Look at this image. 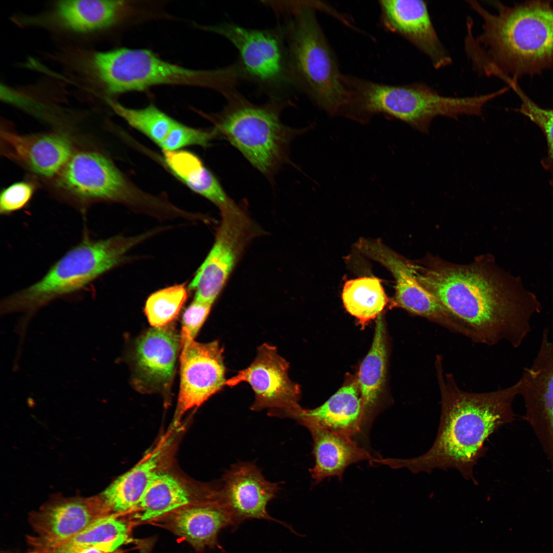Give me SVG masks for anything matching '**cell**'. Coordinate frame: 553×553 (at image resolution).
<instances>
[{
  "instance_id": "cell-3",
  "label": "cell",
  "mask_w": 553,
  "mask_h": 553,
  "mask_svg": "<svg viewBox=\"0 0 553 553\" xmlns=\"http://www.w3.org/2000/svg\"><path fill=\"white\" fill-rule=\"evenodd\" d=\"M482 20L476 37L467 24L466 52L474 69L485 75L518 80L553 67L551 2H526L510 6L493 2L492 13L475 1L467 2Z\"/></svg>"
},
{
  "instance_id": "cell-4",
  "label": "cell",
  "mask_w": 553,
  "mask_h": 553,
  "mask_svg": "<svg viewBox=\"0 0 553 553\" xmlns=\"http://www.w3.org/2000/svg\"><path fill=\"white\" fill-rule=\"evenodd\" d=\"M276 14L284 18L281 24L295 90L328 113L344 115L350 99L346 78L341 73L313 5L281 1Z\"/></svg>"
},
{
  "instance_id": "cell-12",
  "label": "cell",
  "mask_w": 553,
  "mask_h": 553,
  "mask_svg": "<svg viewBox=\"0 0 553 553\" xmlns=\"http://www.w3.org/2000/svg\"><path fill=\"white\" fill-rule=\"evenodd\" d=\"M289 365L275 347L263 344L258 348L252 363L227 379L225 386L248 383L254 393L251 410L267 409L271 416L286 418L301 407L299 403L300 388L288 376Z\"/></svg>"
},
{
  "instance_id": "cell-29",
  "label": "cell",
  "mask_w": 553,
  "mask_h": 553,
  "mask_svg": "<svg viewBox=\"0 0 553 553\" xmlns=\"http://www.w3.org/2000/svg\"><path fill=\"white\" fill-rule=\"evenodd\" d=\"M342 300L347 311L364 326L380 314L388 300L380 280L365 276L345 283Z\"/></svg>"
},
{
  "instance_id": "cell-7",
  "label": "cell",
  "mask_w": 553,
  "mask_h": 553,
  "mask_svg": "<svg viewBox=\"0 0 553 553\" xmlns=\"http://www.w3.org/2000/svg\"><path fill=\"white\" fill-rule=\"evenodd\" d=\"M349 87L352 119L365 122L374 115L384 114L425 133L437 117L480 116L487 103L484 95L446 96L423 83L391 86L350 78Z\"/></svg>"
},
{
  "instance_id": "cell-8",
  "label": "cell",
  "mask_w": 553,
  "mask_h": 553,
  "mask_svg": "<svg viewBox=\"0 0 553 553\" xmlns=\"http://www.w3.org/2000/svg\"><path fill=\"white\" fill-rule=\"evenodd\" d=\"M217 117L216 130L264 174L270 176L286 159L296 131L285 126L280 113L288 100L256 104L237 91Z\"/></svg>"
},
{
  "instance_id": "cell-2",
  "label": "cell",
  "mask_w": 553,
  "mask_h": 553,
  "mask_svg": "<svg viewBox=\"0 0 553 553\" xmlns=\"http://www.w3.org/2000/svg\"><path fill=\"white\" fill-rule=\"evenodd\" d=\"M434 365L441 416L433 444L418 457L390 459L389 464L407 468L414 473L455 469L465 479L476 483L473 469L486 452L485 441L499 427L514 419L513 404L519 395V382L490 392H469L458 386L452 373L445 372L441 355L436 356Z\"/></svg>"
},
{
  "instance_id": "cell-21",
  "label": "cell",
  "mask_w": 553,
  "mask_h": 553,
  "mask_svg": "<svg viewBox=\"0 0 553 553\" xmlns=\"http://www.w3.org/2000/svg\"><path fill=\"white\" fill-rule=\"evenodd\" d=\"M366 413L356 386L350 384L341 388L320 407L313 409L300 407L287 418L306 428L319 427L352 438L360 431Z\"/></svg>"
},
{
  "instance_id": "cell-38",
  "label": "cell",
  "mask_w": 553,
  "mask_h": 553,
  "mask_svg": "<svg viewBox=\"0 0 553 553\" xmlns=\"http://www.w3.org/2000/svg\"><path fill=\"white\" fill-rule=\"evenodd\" d=\"M1 553H51L49 551L44 549H33L26 552H15L9 551H4Z\"/></svg>"
},
{
  "instance_id": "cell-17",
  "label": "cell",
  "mask_w": 553,
  "mask_h": 553,
  "mask_svg": "<svg viewBox=\"0 0 553 553\" xmlns=\"http://www.w3.org/2000/svg\"><path fill=\"white\" fill-rule=\"evenodd\" d=\"M279 490L278 483L267 480L254 463L239 462L225 472L218 494L230 516L233 529L245 520L260 519L276 522L294 532L288 525L271 517L267 511L268 503Z\"/></svg>"
},
{
  "instance_id": "cell-10",
  "label": "cell",
  "mask_w": 553,
  "mask_h": 553,
  "mask_svg": "<svg viewBox=\"0 0 553 553\" xmlns=\"http://www.w3.org/2000/svg\"><path fill=\"white\" fill-rule=\"evenodd\" d=\"M220 213L221 222L214 245L188 286L196 291L195 300L211 305L254 235L250 218L236 203Z\"/></svg>"
},
{
  "instance_id": "cell-35",
  "label": "cell",
  "mask_w": 553,
  "mask_h": 553,
  "mask_svg": "<svg viewBox=\"0 0 553 553\" xmlns=\"http://www.w3.org/2000/svg\"><path fill=\"white\" fill-rule=\"evenodd\" d=\"M212 305L196 300L189 305L182 317L180 347L184 349L193 341L206 320Z\"/></svg>"
},
{
  "instance_id": "cell-6",
  "label": "cell",
  "mask_w": 553,
  "mask_h": 553,
  "mask_svg": "<svg viewBox=\"0 0 553 553\" xmlns=\"http://www.w3.org/2000/svg\"><path fill=\"white\" fill-rule=\"evenodd\" d=\"M141 238L94 240L85 233L37 282L2 300L4 314H33L52 301L77 292L122 262Z\"/></svg>"
},
{
  "instance_id": "cell-1",
  "label": "cell",
  "mask_w": 553,
  "mask_h": 553,
  "mask_svg": "<svg viewBox=\"0 0 553 553\" xmlns=\"http://www.w3.org/2000/svg\"><path fill=\"white\" fill-rule=\"evenodd\" d=\"M413 264L418 283L463 324L474 342L505 341L518 348L531 331L533 316L541 312L536 295L492 255L461 265L427 254Z\"/></svg>"
},
{
  "instance_id": "cell-22",
  "label": "cell",
  "mask_w": 553,
  "mask_h": 553,
  "mask_svg": "<svg viewBox=\"0 0 553 553\" xmlns=\"http://www.w3.org/2000/svg\"><path fill=\"white\" fill-rule=\"evenodd\" d=\"M180 338L172 326L154 327L141 336L136 348V363L140 380L159 387L172 378Z\"/></svg>"
},
{
  "instance_id": "cell-23",
  "label": "cell",
  "mask_w": 553,
  "mask_h": 553,
  "mask_svg": "<svg viewBox=\"0 0 553 553\" xmlns=\"http://www.w3.org/2000/svg\"><path fill=\"white\" fill-rule=\"evenodd\" d=\"M172 525L177 535L202 551L207 547L221 548L218 535L222 529L232 526V521L217 491L198 505L178 509Z\"/></svg>"
},
{
  "instance_id": "cell-33",
  "label": "cell",
  "mask_w": 553,
  "mask_h": 553,
  "mask_svg": "<svg viewBox=\"0 0 553 553\" xmlns=\"http://www.w3.org/2000/svg\"><path fill=\"white\" fill-rule=\"evenodd\" d=\"M520 98L521 103L518 112L535 123L543 133L547 145L546 156L541 161L543 168L549 172V183L553 193V109L541 107L531 100L520 87L518 80L511 79L507 83Z\"/></svg>"
},
{
  "instance_id": "cell-31",
  "label": "cell",
  "mask_w": 553,
  "mask_h": 553,
  "mask_svg": "<svg viewBox=\"0 0 553 553\" xmlns=\"http://www.w3.org/2000/svg\"><path fill=\"white\" fill-rule=\"evenodd\" d=\"M108 102L113 110L131 126L147 136L159 146L176 121L152 104L143 109H133L111 99Z\"/></svg>"
},
{
  "instance_id": "cell-30",
  "label": "cell",
  "mask_w": 553,
  "mask_h": 553,
  "mask_svg": "<svg viewBox=\"0 0 553 553\" xmlns=\"http://www.w3.org/2000/svg\"><path fill=\"white\" fill-rule=\"evenodd\" d=\"M117 516L111 514L102 517L75 536L51 548L94 546L108 552L116 553L129 538L127 525Z\"/></svg>"
},
{
  "instance_id": "cell-26",
  "label": "cell",
  "mask_w": 553,
  "mask_h": 553,
  "mask_svg": "<svg viewBox=\"0 0 553 553\" xmlns=\"http://www.w3.org/2000/svg\"><path fill=\"white\" fill-rule=\"evenodd\" d=\"M165 161L172 172L190 189L204 197L219 209L230 200L213 174L201 159L186 151H163Z\"/></svg>"
},
{
  "instance_id": "cell-13",
  "label": "cell",
  "mask_w": 553,
  "mask_h": 553,
  "mask_svg": "<svg viewBox=\"0 0 553 553\" xmlns=\"http://www.w3.org/2000/svg\"><path fill=\"white\" fill-rule=\"evenodd\" d=\"M111 514L101 495L87 498L54 495L29 514V522L36 536H28L27 542L33 549L54 547Z\"/></svg>"
},
{
  "instance_id": "cell-36",
  "label": "cell",
  "mask_w": 553,
  "mask_h": 553,
  "mask_svg": "<svg viewBox=\"0 0 553 553\" xmlns=\"http://www.w3.org/2000/svg\"><path fill=\"white\" fill-rule=\"evenodd\" d=\"M35 186L29 181L14 183L4 189L0 196V213L8 215L24 208L34 192Z\"/></svg>"
},
{
  "instance_id": "cell-14",
  "label": "cell",
  "mask_w": 553,
  "mask_h": 553,
  "mask_svg": "<svg viewBox=\"0 0 553 553\" xmlns=\"http://www.w3.org/2000/svg\"><path fill=\"white\" fill-rule=\"evenodd\" d=\"M519 384L524 419L548 459L553 472V338L545 329L531 365L525 368Z\"/></svg>"
},
{
  "instance_id": "cell-27",
  "label": "cell",
  "mask_w": 553,
  "mask_h": 553,
  "mask_svg": "<svg viewBox=\"0 0 553 553\" xmlns=\"http://www.w3.org/2000/svg\"><path fill=\"white\" fill-rule=\"evenodd\" d=\"M190 496L186 488L175 477L157 472L151 480L137 508L140 521L150 520L189 503Z\"/></svg>"
},
{
  "instance_id": "cell-16",
  "label": "cell",
  "mask_w": 553,
  "mask_h": 553,
  "mask_svg": "<svg viewBox=\"0 0 553 553\" xmlns=\"http://www.w3.org/2000/svg\"><path fill=\"white\" fill-rule=\"evenodd\" d=\"M223 354L217 341L207 343L193 341L181 350L176 418L179 419L188 410L201 406L225 386Z\"/></svg>"
},
{
  "instance_id": "cell-18",
  "label": "cell",
  "mask_w": 553,
  "mask_h": 553,
  "mask_svg": "<svg viewBox=\"0 0 553 553\" xmlns=\"http://www.w3.org/2000/svg\"><path fill=\"white\" fill-rule=\"evenodd\" d=\"M379 5L385 27L424 53L435 69L451 64V57L437 35L424 1L385 0Z\"/></svg>"
},
{
  "instance_id": "cell-25",
  "label": "cell",
  "mask_w": 553,
  "mask_h": 553,
  "mask_svg": "<svg viewBox=\"0 0 553 553\" xmlns=\"http://www.w3.org/2000/svg\"><path fill=\"white\" fill-rule=\"evenodd\" d=\"M162 449L153 452L145 459L119 476L101 494L114 514H119L138 507L154 475L157 472Z\"/></svg>"
},
{
  "instance_id": "cell-15",
  "label": "cell",
  "mask_w": 553,
  "mask_h": 553,
  "mask_svg": "<svg viewBox=\"0 0 553 553\" xmlns=\"http://www.w3.org/2000/svg\"><path fill=\"white\" fill-rule=\"evenodd\" d=\"M372 259L385 266L393 274L396 282L394 304L396 306L451 332L469 337L468 330L463 324L418 283L413 262L384 244L375 247Z\"/></svg>"
},
{
  "instance_id": "cell-19",
  "label": "cell",
  "mask_w": 553,
  "mask_h": 553,
  "mask_svg": "<svg viewBox=\"0 0 553 553\" xmlns=\"http://www.w3.org/2000/svg\"><path fill=\"white\" fill-rule=\"evenodd\" d=\"M139 4L127 1H59L42 16L45 24L87 33L102 30L141 14Z\"/></svg>"
},
{
  "instance_id": "cell-5",
  "label": "cell",
  "mask_w": 553,
  "mask_h": 553,
  "mask_svg": "<svg viewBox=\"0 0 553 553\" xmlns=\"http://www.w3.org/2000/svg\"><path fill=\"white\" fill-rule=\"evenodd\" d=\"M88 75L107 94L143 91L161 84L198 86L224 97L237 89L233 65L213 70H193L164 61L145 49L119 48L94 52L86 61Z\"/></svg>"
},
{
  "instance_id": "cell-24",
  "label": "cell",
  "mask_w": 553,
  "mask_h": 553,
  "mask_svg": "<svg viewBox=\"0 0 553 553\" xmlns=\"http://www.w3.org/2000/svg\"><path fill=\"white\" fill-rule=\"evenodd\" d=\"M313 439L314 465L310 470L312 478L318 483L327 477L341 478L350 464L363 460L375 461L352 438L316 426L306 428Z\"/></svg>"
},
{
  "instance_id": "cell-11",
  "label": "cell",
  "mask_w": 553,
  "mask_h": 553,
  "mask_svg": "<svg viewBox=\"0 0 553 553\" xmlns=\"http://www.w3.org/2000/svg\"><path fill=\"white\" fill-rule=\"evenodd\" d=\"M57 183L83 204L99 201L132 203L140 197L113 163L95 152L71 156L59 172Z\"/></svg>"
},
{
  "instance_id": "cell-34",
  "label": "cell",
  "mask_w": 553,
  "mask_h": 553,
  "mask_svg": "<svg viewBox=\"0 0 553 553\" xmlns=\"http://www.w3.org/2000/svg\"><path fill=\"white\" fill-rule=\"evenodd\" d=\"M218 135L215 129L211 131L197 130L176 121L159 146L163 151H174L190 145L207 146Z\"/></svg>"
},
{
  "instance_id": "cell-28",
  "label": "cell",
  "mask_w": 553,
  "mask_h": 553,
  "mask_svg": "<svg viewBox=\"0 0 553 553\" xmlns=\"http://www.w3.org/2000/svg\"><path fill=\"white\" fill-rule=\"evenodd\" d=\"M385 327L381 315L377 316L371 348L359 367L358 385L366 412L376 403L385 378L386 348Z\"/></svg>"
},
{
  "instance_id": "cell-32",
  "label": "cell",
  "mask_w": 553,
  "mask_h": 553,
  "mask_svg": "<svg viewBox=\"0 0 553 553\" xmlns=\"http://www.w3.org/2000/svg\"><path fill=\"white\" fill-rule=\"evenodd\" d=\"M187 295L184 283L163 288L151 294L144 307L151 325L156 328L167 325L178 315Z\"/></svg>"
},
{
  "instance_id": "cell-20",
  "label": "cell",
  "mask_w": 553,
  "mask_h": 553,
  "mask_svg": "<svg viewBox=\"0 0 553 553\" xmlns=\"http://www.w3.org/2000/svg\"><path fill=\"white\" fill-rule=\"evenodd\" d=\"M1 139L5 156L44 177L59 173L71 157V143L61 134L21 135L4 130Z\"/></svg>"
},
{
  "instance_id": "cell-9",
  "label": "cell",
  "mask_w": 553,
  "mask_h": 553,
  "mask_svg": "<svg viewBox=\"0 0 553 553\" xmlns=\"http://www.w3.org/2000/svg\"><path fill=\"white\" fill-rule=\"evenodd\" d=\"M203 29L224 37L235 47L242 80L254 83L270 99L288 100V95L295 90L281 24L273 28L255 29L225 22Z\"/></svg>"
},
{
  "instance_id": "cell-37",
  "label": "cell",
  "mask_w": 553,
  "mask_h": 553,
  "mask_svg": "<svg viewBox=\"0 0 553 553\" xmlns=\"http://www.w3.org/2000/svg\"><path fill=\"white\" fill-rule=\"evenodd\" d=\"M44 549H46L51 553H110L94 546L69 548L53 547Z\"/></svg>"
}]
</instances>
